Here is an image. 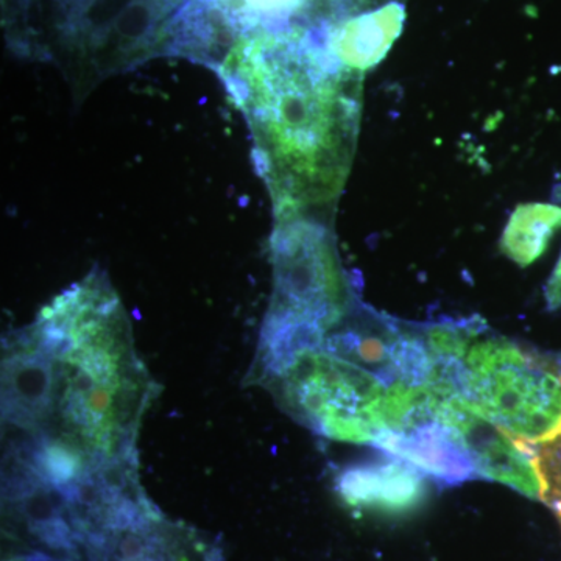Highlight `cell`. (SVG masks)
I'll list each match as a JSON object with an SVG mask.
<instances>
[{"label": "cell", "instance_id": "6da1fadb", "mask_svg": "<svg viewBox=\"0 0 561 561\" xmlns=\"http://www.w3.org/2000/svg\"><path fill=\"white\" fill-rule=\"evenodd\" d=\"M214 72L249 125L275 221H332L356 153L362 73L308 25L239 36Z\"/></svg>", "mask_w": 561, "mask_h": 561}, {"label": "cell", "instance_id": "7a4b0ae2", "mask_svg": "<svg viewBox=\"0 0 561 561\" xmlns=\"http://www.w3.org/2000/svg\"><path fill=\"white\" fill-rule=\"evenodd\" d=\"M57 364L54 434L101 465H138L144 413L160 393L136 353L130 319L106 272L94 267L32 324Z\"/></svg>", "mask_w": 561, "mask_h": 561}, {"label": "cell", "instance_id": "3957f363", "mask_svg": "<svg viewBox=\"0 0 561 561\" xmlns=\"http://www.w3.org/2000/svg\"><path fill=\"white\" fill-rule=\"evenodd\" d=\"M443 365L457 394L516 440L540 445L561 434V367L548 356L472 319L459 359Z\"/></svg>", "mask_w": 561, "mask_h": 561}, {"label": "cell", "instance_id": "277c9868", "mask_svg": "<svg viewBox=\"0 0 561 561\" xmlns=\"http://www.w3.org/2000/svg\"><path fill=\"white\" fill-rule=\"evenodd\" d=\"M260 382L295 420L321 437L371 445L386 430L389 383L323 343L291 354Z\"/></svg>", "mask_w": 561, "mask_h": 561}, {"label": "cell", "instance_id": "5b68a950", "mask_svg": "<svg viewBox=\"0 0 561 561\" xmlns=\"http://www.w3.org/2000/svg\"><path fill=\"white\" fill-rule=\"evenodd\" d=\"M271 253L273 297L262 328L327 335L359 306L339 256L332 221H275Z\"/></svg>", "mask_w": 561, "mask_h": 561}, {"label": "cell", "instance_id": "8992f818", "mask_svg": "<svg viewBox=\"0 0 561 561\" xmlns=\"http://www.w3.org/2000/svg\"><path fill=\"white\" fill-rule=\"evenodd\" d=\"M57 397V364L33 327L0 337V437L51 431Z\"/></svg>", "mask_w": 561, "mask_h": 561}, {"label": "cell", "instance_id": "52a82bcc", "mask_svg": "<svg viewBox=\"0 0 561 561\" xmlns=\"http://www.w3.org/2000/svg\"><path fill=\"white\" fill-rule=\"evenodd\" d=\"M435 419L456 434L470 454L478 478L504 483L531 500H542L534 449L513 438L459 394L446 398Z\"/></svg>", "mask_w": 561, "mask_h": 561}, {"label": "cell", "instance_id": "ba28073f", "mask_svg": "<svg viewBox=\"0 0 561 561\" xmlns=\"http://www.w3.org/2000/svg\"><path fill=\"white\" fill-rule=\"evenodd\" d=\"M335 486L351 507L382 513L411 512L426 493L424 476L391 456L351 465L337 476Z\"/></svg>", "mask_w": 561, "mask_h": 561}, {"label": "cell", "instance_id": "9c48e42d", "mask_svg": "<svg viewBox=\"0 0 561 561\" xmlns=\"http://www.w3.org/2000/svg\"><path fill=\"white\" fill-rule=\"evenodd\" d=\"M371 445L445 485L478 478L470 454L465 451L456 434L438 420L408 431H383Z\"/></svg>", "mask_w": 561, "mask_h": 561}, {"label": "cell", "instance_id": "30bf717a", "mask_svg": "<svg viewBox=\"0 0 561 561\" xmlns=\"http://www.w3.org/2000/svg\"><path fill=\"white\" fill-rule=\"evenodd\" d=\"M404 20V7L393 0L324 25V44L342 68L364 76L365 70L386 57L400 36Z\"/></svg>", "mask_w": 561, "mask_h": 561}, {"label": "cell", "instance_id": "8fae6325", "mask_svg": "<svg viewBox=\"0 0 561 561\" xmlns=\"http://www.w3.org/2000/svg\"><path fill=\"white\" fill-rule=\"evenodd\" d=\"M561 227V208L549 205L522 206L513 213L501 249L519 265H529L545 253L546 247Z\"/></svg>", "mask_w": 561, "mask_h": 561}, {"label": "cell", "instance_id": "7c38bea8", "mask_svg": "<svg viewBox=\"0 0 561 561\" xmlns=\"http://www.w3.org/2000/svg\"><path fill=\"white\" fill-rule=\"evenodd\" d=\"M534 456L542 481L541 501L561 512V434L537 445Z\"/></svg>", "mask_w": 561, "mask_h": 561}, {"label": "cell", "instance_id": "4fadbf2b", "mask_svg": "<svg viewBox=\"0 0 561 561\" xmlns=\"http://www.w3.org/2000/svg\"><path fill=\"white\" fill-rule=\"evenodd\" d=\"M32 557V546L20 524L0 505V561H27Z\"/></svg>", "mask_w": 561, "mask_h": 561}, {"label": "cell", "instance_id": "5bb4252c", "mask_svg": "<svg viewBox=\"0 0 561 561\" xmlns=\"http://www.w3.org/2000/svg\"><path fill=\"white\" fill-rule=\"evenodd\" d=\"M546 300L552 311L561 309V256L551 279H549L548 287H546Z\"/></svg>", "mask_w": 561, "mask_h": 561}, {"label": "cell", "instance_id": "9a60e30c", "mask_svg": "<svg viewBox=\"0 0 561 561\" xmlns=\"http://www.w3.org/2000/svg\"><path fill=\"white\" fill-rule=\"evenodd\" d=\"M557 515H559L560 522H561V512H557Z\"/></svg>", "mask_w": 561, "mask_h": 561}]
</instances>
